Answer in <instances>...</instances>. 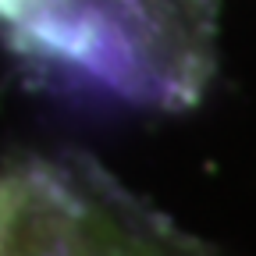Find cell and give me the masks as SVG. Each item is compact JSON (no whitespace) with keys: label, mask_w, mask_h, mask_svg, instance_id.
I'll return each mask as SVG.
<instances>
[{"label":"cell","mask_w":256,"mask_h":256,"mask_svg":"<svg viewBox=\"0 0 256 256\" xmlns=\"http://www.w3.org/2000/svg\"><path fill=\"white\" fill-rule=\"evenodd\" d=\"M0 40L50 82L185 110L217 68V0H0Z\"/></svg>","instance_id":"6da1fadb"},{"label":"cell","mask_w":256,"mask_h":256,"mask_svg":"<svg viewBox=\"0 0 256 256\" xmlns=\"http://www.w3.org/2000/svg\"><path fill=\"white\" fill-rule=\"evenodd\" d=\"M0 256H214L107 174L60 156L0 168Z\"/></svg>","instance_id":"7a4b0ae2"}]
</instances>
